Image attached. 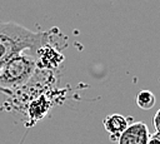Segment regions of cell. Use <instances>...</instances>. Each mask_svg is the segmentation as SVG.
<instances>
[{"label": "cell", "instance_id": "cell-1", "mask_svg": "<svg viewBox=\"0 0 160 144\" xmlns=\"http://www.w3.org/2000/svg\"><path fill=\"white\" fill-rule=\"evenodd\" d=\"M50 33H35L12 21H0V69L22 50L38 53L49 43Z\"/></svg>", "mask_w": 160, "mask_h": 144}, {"label": "cell", "instance_id": "cell-2", "mask_svg": "<svg viewBox=\"0 0 160 144\" xmlns=\"http://www.w3.org/2000/svg\"><path fill=\"white\" fill-rule=\"evenodd\" d=\"M38 53L22 50L11 56L0 69V91L12 94L16 89L25 85L36 70Z\"/></svg>", "mask_w": 160, "mask_h": 144}, {"label": "cell", "instance_id": "cell-3", "mask_svg": "<svg viewBox=\"0 0 160 144\" xmlns=\"http://www.w3.org/2000/svg\"><path fill=\"white\" fill-rule=\"evenodd\" d=\"M150 136L149 128L142 121L129 124L118 138V144H148Z\"/></svg>", "mask_w": 160, "mask_h": 144}, {"label": "cell", "instance_id": "cell-4", "mask_svg": "<svg viewBox=\"0 0 160 144\" xmlns=\"http://www.w3.org/2000/svg\"><path fill=\"white\" fill-rule=\"evenodd\" d=\"M102 124L105 130L110 135V139L112 141H118V138L126 129V126L129 125V121L121 114H110L105 116Z\"/></svg>", "mask_w": 160, "mask_h": 144}, {"label": "cell", "instance_id": "cell-5", "mask_svg": "<svg viewBox=\"0 0 160 144\" xmlns=\"http://www.w3.org/2000/svg\"><path fill=\"white\" fill-rule=\"evenodd\" d=\"M156 103L155 94L150 90H141L136 95V104L142 110H150Z\"/></svg>", "mask_w": 160, "mask_h": 144}, {"label": "cell", "instance_id": "cell-6", "mask_svg": "<svg viewBox=\"0 0 160 144\" xmlns=\"http://www.w3.org/2000/svg\"><path fill=\"white\" fill-rule=\"evenodd\" d=\"M152 124H154V128H155V133H159L160 134V108L158 109V111L154 115Z\"/></svg>", "mask_w": 160, "mask_h": 144}, {"label": "cell", "instance_id": "cell-7", "mask_svg": "<svg viewBox=\"0 0 160 144\" xmlns=\"http://www.w3.org/2000/svg\"><path fill=\"white\" fill-rule=\"evenodd\" d=\"M148 144H160V134H159V133L150 134Z\"/></svg>", "mask_w": 160, "mask_h": 144}]
</instances>
